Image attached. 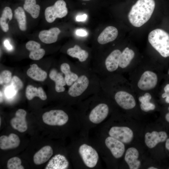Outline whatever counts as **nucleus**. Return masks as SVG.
<instances>
[{
	"mask_svg": "<svg viewBox=\"0 0 169 169\" xmlns=\"http://www.w3.org/2000/svg\"><path fill=\"white\" fill-rule=\"evenodd\" d=\"M2 93L1 92V91H0V103L2 102V101H3V98H2Z\"/></svg>",
	"mask_w": 169,
	"mask_h": 169,
	"instance_id": "nucleus-42",
	"label": "nucleus"
},
{
	"mask_svg": "<svg viewBox=\"0 0 169 169\" xmlns=\"http://www.w3.org/2000/svg\"><path fill=\"white\" fill-rule=\"evenodd\" d=\"M45 54V50L42 48H38L30 51L29 58L33 60H39L42 58Z\"/></svg>",
	"mask_w": 169,
	"mask_h": 169,
	"instance_id": "nucleus-28",
	"label": "nucleus"
},
{
	"mask_svg": "<svg viewBox=\"0 0 169 169\" xmlns=\"http://www.w3.org/2000/svg\"><path fill=\"white\" fill-rule=\"evenodd\" d=\"M26 112L22 109H19L16 112L15 116L11 120V125L14 129L20 132L25 131L28 129L26 120Z\"/></svg>",
	"mask_w": 169,
	"mask_h": 169,
	"instance_id": "nucleus-10",
	"label": "nucleus"
},
{
	"mask_svg": "<svg viewBox=\"0 0 169 169\" xmlns=\"http://www.w3.org/2000/svg\"><path fill=\"white\" fill-rule=\"evenodd\" d=\"M67 53L71 57L78 59L80 66L88 69L85 67L84 63L86 61L89 56V54L86 50L82 49L79 45L76 44L73 47L68 49Z\"/></svg>",
	"mask_w": 169,
	"mask_h": 169,
	"instance_id": "nucleus-13",
	"label": "nucleus"
},
{
	"mask_svg": "<svg viewBox=\"0 0 169 169\" xmlns=\"http://www.w3.org/2000/svg\"><path fill=\"white\" fill-rule=\"evenodd\" d=\"M165 147L169 151V138L166 140Z\"/></svg>",
	"mask_w": 169,
	"mask_h": 169,
	"instance_id": "nucleus-39",
	"label": "nucleus"
},
{
	"mask_svg": "<svg viewBox=\"0 0 169 169\" xmlns=\"http://www.w3.org/2000/svg\"><path fill=\"white\" fill-rule=\"evenodd\" d=\"M84 0V1H89V0Z\"/></svg>",
	"mask_w": 169,
	"mask_h": 169,
	"instance_id": "nucleus-44",
	"label": "nucleus"
},
{
	"mask_svg": "<svg viewBox=\"0 0 169 169\" xmlns=\"http://www.w3.org/2000/svg\"><path fill=\"white\" fill-rule=\"evenodd\" d=\"M13 15L12 10L10 7H6L4 8L0 18V24L2 29L4 32H7L9 30L8 20L9 21L11 20Z\"/></svg>",
	"mask_w": 169,
	"mask_h": 169,
	"instance_id": "nucleus-25",
	"label": "nucleus"
},
{
	"mask_svg": "<svg viewBox=\"0 0 169 169\" xmlns=\"http://www.w3.org/2000/svg\"><path fill=\"white\" fill-rule=\"evenodd\" d=\"M14 16L17 20L19 29L22 31H25L27 28L26 16L24 9L18 7L14 11Z\"/></svg>",
	"mask_w": 169,
	"mask_h": 169,
	"instance_id": "nucleus-26",
	"label": "nucleus"
},
{
	"mask_svg": "<svg viewBox=\"0 0 169 169\" xmlns=\"http://www.w3.org/2000/svg\"><path fill=\"white\" fill-rule=\"evenodd\" d=\"M105 143L115 157L118 158L122 156L125 151L123 142L110 136L106 139Z\"/></svg>",
	"mask_w": 169,
	"mask_h": 169,
	"instance_id": "nucleus-11",
	"label": "nucleus"
},
{
	"mask_svg": "<svg viewBox=\"0 0 169 169\" xmlns=\"http://www.w3.org/2000/svg\"><path fill=\"white\" fill-rule=\"evenodd\" d=\"M157 81V77L156 74L151 71H146L141 75L137 85L142 90H148L155 87Z\"/></svg>",
	"mask_w": 169,
	"mask_h": 169,
	"instance_id": "nucleus-9",
	"label": "nucleus"
},
{
	"mask_svg": "<svg viewBox=\"0 0 169 169\" xmlns=\"http://www.w3.org/2000/svg\"><path fill=\"white\" fill-rule=\"evenodd\" d=\"M109 110V107L107 104L102 102L100 103L91 110L89 119L94 123H99L106 118Z\"/></svg>",
	"mask_w": 169,
	"mask_h": 169,
	"instance_id": "nucleus-7",
	"label": "nucleus"
},
{
	"mask_svg": "<svg viewBox=\"0 0 169 169\" xmlns=\"http://www.w3.org/2000/svg\"><path fill=\"white\" fill-rule=\"evenodd\" d=\"M157 168L153 167H150L148 168V169H157Z\"/></svg>",
	"mask_w": 169,
	"mask_h": 169,
	"instance_id": "nucleus-43",
	"label": "nucleus"
},
{
	"mask_svg": "<svg viewBox=\"0 0 169 169\" xmlns=\"http://www.w3.org/2000/svg\"><path fill=\"white\" fill-rule=\"evenodd\" d=\"M141 109L143 111L147 112L151 110H153L155 108V105L150 102L142 103L140 105Z\"/></svg>",
	"mask_w": 169,
	"mask_h": 169,
	"instance_id": "nucleus-33",
	"label": "nucleus"
},
{
	"mask_svg": "<svg viewBox=\"0 0 169 169\" xmlns=\"http://www.w3.org/2000/svg\"><path fill=\"white\" fill-rule=\"evenodd\" d=\"M87 17V15L86 14L79 15L76 17V19L78 22L83 21L86 19Z\"/></svg>",
	"mask_w": 169,
	"mask_h": 169,
	"instance_id": "nucleus-36",
	"label": "nucleus"
},
{
	"mask_svg": "<svg viewBox=\"0 0 169 169\" xmlns=\"http://www.w3.org/2000/svg\"><path fill=\"white\" fill-rule=\"evenodd\" d=\"M26 96L29 100H32L35 96L39 97L42 100H45L47 98L46 94L41 87L37 88L31 85H28L26 88Z\"/></svg>",
	"mask_w": 169,
	"mask_h": 169,
	"instance_id": "nucleus-22",
	"label": "nucleus"
},
{
	"mask_svg": "<svg viewBox=\"0 0 169 169\" xmlns=\"http://www.w3.org/2000/svg\"><path fill=\"white\" fill-rule=\"evenodd\" d=\"M166 120L169 122V112L166 114L165 116Z\"/></svg>",
	"mask_w": 169,
	"mask_h": 169,
	"instance_id": "nucleus-41",
	"label": "nucleus"
},
{
	"mask_svg": "<svg viewBox=\"0 0 169 169\" xmlns=\"http://www.w3.org/2000/svg\"><path fill=\"white\" fill-rule=\"evenodd\" d=\"M61 31L57 28L54 27L48 30H43L39 33L38 37L40 40L46 44H50L57 41L58 36Z\"/></svg>",
	"mask_w": 169,
	"mask_h": 169,
	"instance_id": "nucleus-16",
	"label": "nucleus"
},
{
	"mask_svg": "<svg viewBox=\"0 0 169 169\" xmlns=\"http://www.w3.org/2000/svg\"><path fill=\"white\" fill-rule=\"evenodd\" d=\"M139 155V152L135 148L130 147L127 150L125 160L130 169H137L140 166L141 162L138 160Z\"/></svg>",
	"mask_w": 169,
	"mask_h": 169,
	"instance_id": "nucleus-18",
	"label": "nucleus"
},
{
	"mask_svg": "<svg viewBox=\"0 0 169 169\" xmlns=\"http://www.w3.org/2000/svg\"><path fill=\"white\" fill-rule=\"evenodd\" d=\"M79 154L85 164L93 168L97 164L99 155L96 151L91 146L86 144L82 145L79 148Z\"/></svg>",
	"mask_w": 169,
	"mask_h": 169,
	"instance_id": "nucleus-5",
	"label": "nucleus"
},
{
	"mask_svg": "<svg viewBox=\"0 0 169 169\" xmlns=\"http://www.w3.org/2000/svg\"><path fill=\"white\" fill-rule=\"evenodd\" d=\"M148 40L162 56H169V35L166 31L161 29H155L149 33Z\"/></svg>",
	"mask_w": 169,
	"mask_h": 169,
	"instance_id": "nucleus-2",
	"label": "nucleus"
},
{
	"mask_svg": "<svg viewBox=\"0 0 169 169\" xmlns=\"http://www.w3.org/2000/svg\"><path fill=\"white\" fill-rule=\"evenodd\" d=\"M23 8L33 18H36L39 16L40 8L36 4V0H25Z\"/></svg>",
	"mask_w": 169,
	"mask_h": 169,
	"instance_id": "nucleus-24",
	"label": "nucleus"
},
{
	"mask_svg": "<svg viewBox=\"0 0 169 169\" xmlns=\"http://www.w3.org/2000/svg\"><path fill=\"white\" fill-rule=\"evenodd\" d=\"M168 110H169V107H168Z\"/></svg>",
	"mask_w": 169,
	"mask_h": 169,
	"instance_id": "nucleus-46",
	"label": "nucleus"
},
{
	"mask_svg": "<svg viewBox=\"0 0 169 169\" xmlns=\"http://www.w3.org/2000/svg\"><path fill=\"white\" fill-rule=\"evenodd\" d=\"M155 6L154 0H138L128 14L130 23L135 27H141L150 19Z\"/></svg>",
	"mask_w": 169,
	"mask_h": 169,
	"instance_id": "nucleus-1",
	"label": "nucleus"
},
{
	"mask_svg": "<svg viewBox=\"0 0 169 169\" xmlns=\"http://www.w3.org/2000/svg\"><path fill=\"white\" fill-rule=\"evenodd\" d=\"M53 154L52 147L46 146L41 148L35 153L33 156V161L36 165H40L47 161Z\"/></svg>",
	"mask_w": 169,
	"mask_h": 169,
	"instance_id": "nucleus-20",
	"label": "nucleus"
},
{
	"mask_svg": "<svg viewBox=\"0 0 169 169\" xmlns=\"http://www.w3.org/2000/svg\"><path fill=\"white\" fill-rule=\"evenodd\" d=\"M40 44L37 42L34 41H29L26 44V48L30 51L37 49L40 48Z\"/></svg>",
	"mask_w": 169,
	"mask_h": 169,
	"instance_id": "nucleus-31",
	"label": "nucleus"
},
{
	"mask_svg": "<svg viewBox=\"0 0 169 169\" xmlns=\"http://www.w3.org/2000/svg\"><path fill=\"white\" fill-rule=\"evenodd\" d=\"M20 143L19 137L14 133H11L8 136L3 135L0 137V148L2 150L16 148Z\"/></svg>",
	"mask_w": 169,
	"mask_h": 169,
	"instance_id": "nucleus-15",
	"label": "nucleus"
},
{
	"mask_svg": "<svg viewBox=\"0 0 169 169\" xmlns=\"http://www.w3.org/2000/svg\"><path fill=\"white\" fill-rule=\"evenodd\" d=\"M168 74H169V70H168Z\"/></svg>",
	"mask_w": 169,
	"mask_h": 169,
	"instance_id": "nucleus-45",
	"label": "nucleus"
},
{
	"mask_svg": "<svg viewBox=\"0 0 169 169\" xmlns=\"http://www.w3.org/2000/svg\"><path fill=\"white\" fill-rule=\"evenodd\" d=\"M109 134L110 136L125 143L131 142L133 136L131 130L125 126L112 127L110 129Z\"/></svg>",
	"mask_w": 169,
	"mask_h": 169,
	"instance_id": "nucleus-6",
	"label": "nucleus"
},
{
	"mask_svg": "<svg viewBox=\"0 0 169 169\" xmlns=\"http://www.w3.org/2000/svg\"><path fill=\"white\" fill-rule=\"evenodd\" d=\"M17 91L21 90L23 86V84L21 79L17 76H14L11 79V85Z\"/></svg>",
	"mask_w": 169,
	"mask_h": 169,
	"instance_id": "nucleus-30",
	"label": "nucleus"
},
{
	"mask_svg": "<svg viewBox=\"0 0 169 169\" xmlns=\"http://www.w3.org/2000/svg\"><path fill=\"white\" fill-rule=\"evenodd\" d=\"M167 135L164 131H153L147 132L145 135V143L150 148L155 147L158 143L165 141L167 139Z\"/></svg>",
	"mask_w": 169,
	"mask_h": 169,
	"instance_id": "nucleus-12",
	"label": "nucleus"
},
{
	"mask_svg": "<svg viewBox=\"0 0 169 169\" xmlns=\"http://www.w3.org/2000/svg\"><path fill=\"white\" fill-rule=\"evenodd\" d=\"M151 98V96L150 94L146 93L144 95L140 96L139 98V101L141 103H144L150 102Z\"/></svg>",
	"mask_w": 169,
	"mask_h": 169,
	"instance_id": "nucleus-34",
	"label": "nucleus"
},
{
	"mask_svg": "<svg viewBox=\"0 0 169 169\" xmlns=\"http://www.w3.org/2000/svg\"><path fill=\"white\" fill-rule=\"evenodd\" d=\"M11 76L12 74L10 71L8 70L3 71L0 75V84L9 83L11 79Z\"/></svg>",
	"mask_w": 169,
	"mask_h": 169,
	"instance_id": "nucleus-29",
	"label": "nucleus"
},
{
	"mask_svg": "<svg viewBox=\"0 0 169 169\" xmlns=\"http://www.w3.org/2000/svg\"><path fill=\"white\" fill-rule=\"evenodd\" d=\"M76 34L80 36H84L87 35V32L85 30L82 29H78L76 31Z\"/></svg>",
	"mask_w": 169,
	"mask_h": 169,
	"instance_id": "nucleus-35",
	"label": "nucleus"
},
{
	"mask_svg": "<svg viewBox=\"0 0 169 169\" xmlns=\"http://www.w3.org/2000/svg\"><path fill=\"white\" fill-rule=\"evenodd\" d=\"M17 92L11 85L7 87L4 90L5 95L8 98L13 97L16 94Z\"/></svg>",
	"mask_w": 169,
	"mask_h": 169,
	"instance_id": "nucleus-32",
	"label": "nucleus"
},
{
	"mask_svg": "<svg viewBox=\"0 0 169 169\" xmlns=\"http://www.w3.org/2000/svg\"><path fill=\"white\" fill-rule=\"evenodd\" d=\"M69 162L64 156L58 154L50 160L45 169H65L68 168Z\"/></svg>",
	"mask_w": 169,
	"mask_h": 169,
	"instance_id": "nucleus-19",
	"label": "nucleus"
},
{
	"mask_svg": "<svg viewBox=\"0 0 169 169\" xmlns=\"http://www.w3.org/2000/svg\"><path fill=\"white\" fill-rule=\"evenodd\" d=\"M42 119L44 122L48 125L61 126L67 122L69 117L63 110H54L44 113Z\"/></svg>",
	"mask_w": 169,
	"mask_h": 169,
	"instance_id": "nucleus-4",
	"label": "nucleus"
},
{
	"mask_svg": "<svg viewBox=\"0 0 169 169\" xmlns=\"http://www.w3.org/2000/svg\"><path fill=\"white\" fill-rule=\"evenodd\" d=\"M163 98L166 97L165 101L166 103H169V92H165L162 95Z\"/></svg>",
	"mask_w": 169,
	"mask_h": 169,
	"instance_id": "nucleus-38",
	"label": "nucleus"
},
{
	"mask_svg": "<svg viewBox=\"0 0 169 169\" xmlns=\"http://www.w3.org/2000/svg\"><path fill=\"white\" fill-rule=\"evenodd\" d=\"M21 159L17 157L10 158L8 161L7 166L9 169H23L24 167L21 165Z\"/></svg>",
	"mask_w": 169,
	"mask_h": 169,
	"instance_id": "nucleus-27",
	"label": "nucleus"
},
{
	"mask_svg": "<svg viewBox=\"0 0 169 169\" xmlns=\"http://www.w3.org/2000/svg\"><path fill=\"white\" fill-rule=\"evenodd\" d=\"M118 35L117 29L113 26L106 27L98 37L97 41L101 44H104L114 40Z\"/></svg>",
	"mask_w": 169,
	"mask_h": 169,
	"instance_id": "nucleus-14",
	"label": "nucleus"
},
{
	"mask_svg": "<svg viewBox=\"0 0 169 169\" xmlns=\"http://www.w3.org/2000/svg\"><path fill=\"white\" fill-rule=\"evenodd\" d=\"M164 90L165 92H169V84L165 86L164 88Z\"/></svg>",
	"mask_w": 169,
	"mask_h": 169,
	"instance_id": "nucleus-40",
	"label": "nucleus"
},
{
	"mask_svg": "<svg viewBox=\"0 0 169 169\" xmlns=\"http://www.w3.org/2000/svg\"><path fill=\"white\" fill-rule=\"evenodd\" d=\"M49 77L55 83V90L57 93H62L65 91L66 84L63 73L59 72L56 69H52L49 74Z\"/></svg>",
	"mask_w": 169,
	"mask_h": 169,
	"instance_id": "nucleus-17",
	"label": "nucleus"
},
{
	"mask_svg": "<svg viewBox=\"0 0 169 169\" xmlns=\"http://www.w3.org/2000/svg\"><path fill=\"white\" fill-rule=\"evenodd\" d=\"M65 2L63 0H58L54 4L47 7L44 15L47 21L49 23L54 22L57 18L65 17L68 13Z\"/></svg>",
	"mask_w": 169,
	"mask_h": 169,
	"instance_id": "nucleus-3",
	"label": "nucleus"
},
{
	"mask_svg": "<svg viewBox=\"0 0 169 169\" xmlns=\"http://www.w3.org/2000/svg\"><path fill=\"white\" fill-rule=\"evenodd\" d=\"M30 68L27 71V75L33 79L43 81L47 78L46 72L38 67L36 64L30 65Z\"/></svg>",
	"mask_w": 169,
	"mask_h": 169,
	"instance_id": "nucleus-21",
	"label": "nucleus"
},
{
	"mask_svg": "<svg viewBox=\"0 0 169 169\" xmlns=\"http://www.w3.org/2000/svg\"><path fill=\"white\" fill-rule=\"evenodd\" d=\"M135 53L133 51L128 47L125 48L120 55L119 67L122 69L126 67L133 58Z\"/></svg>",
	"mask_w": 169,
	"mask_h": 169,
	"instance_id": "nucleus-23",
	"label": "nucleus"
},
{
	"mask_svg": "<svg viewBox=\"0 0 169 169\" xmlns=\"http://www.w3.org/2000/svg\"><path fill=\"white\" fill-rule=\"evenodd\" d=\"M4 43L5 47L8 49L10 50L12 49V47L8 40H5L4 41Z\"/></svg>",
	"mask_w": 169,
	"mask_h": 169,
	"instance_id": "nucleus-37",
	"label": "nucleus"
},
{
	"mask_svg": "<svg viewBox=\"0 0 169 169\" xmlns=\"http://www.w3.org/2000/svg\"><path fill=\"white\" fill-rule=\"evenodd\" d=\"M114 98L117 103L123 109H131L136 106V101L133 96L125 91L120 90L116 92Z\"/></svg>",
	"mask_w": 169,
	"mask_h": 169,
	"instance_id": "nucleus-8",
	"label": "nucleus"
}]
</instances>
